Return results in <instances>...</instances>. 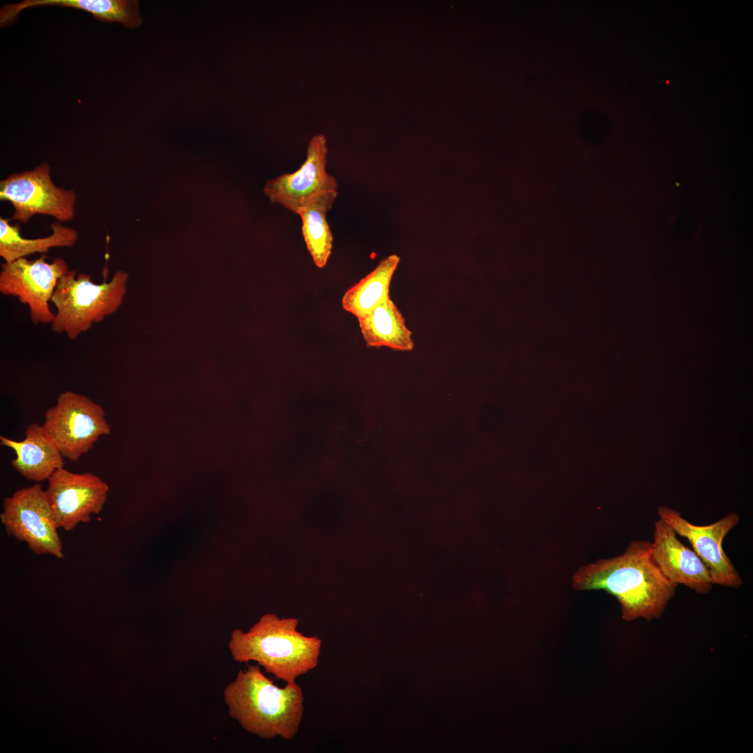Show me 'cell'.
I'll list each match as a JSON object with an SVG mask.
<instances>
[{"label":"cell","mask_w":753,"mask_h":753,"mask_svg":"<svg viewBox=\"0 0 753 753\" xmlns=\"http://www.w3.org/2000/svg\"><path fill=\"white\" fill-rule=\"evenodd\" d=\"M578 590H604L618 601L626 621L659 618L674 596L678 584L662 572L651 542L634 540L617 556L581 567L573 575Z\"/></svg>","instance_id":"1"},{"label":"cell","mask_w":753,"mask_h":753,"mask_svg":"<svg viewBox=\"0 0 753 753\" xmlns=\"http://www.w3.org/2000/svg\"><path fill=\"white\" fill-rule=\"evenodd\" d=\"M229 716L262 739L285 740L297 733L303 715V693L296 682L276 685L257 664L239 670L224 690Z\"/></svg>","instance_id":"2"},{"label":"cell","mask_w":753,"mask_h":753,"mask_svg":"<svg viewBox=\"0 0 753 753\" xmlns=\"http://www.w3.org/2000/svg\"><path fill=\"white\" fill-rule=\"evenodd\" d=\"M298 620L263 615L247 632L234 630L229 641L231 657L236 662L254 661L265 673L286 683L315 669L319 663L322 641L298 631Z\"/></svg>","instance_id":"3"},{"label":"cell","mask_w":753,"mask_h":753,"mask_svg":"<svg viewBox=\"0 0 753 753\" xmlns=\"http://www.w3.org/2000/svg\"><path fill=\"white\" fill-rule=\"evenodd\" d=\"M128 277L118 271L109 282L98 284L88 274L69 271L58 281L52 298L56 308L52 330L75 340L114 314L122 303Z\"/></svg>","instance_id":"4"},{"label":"cell","mask_w":753,"mask_h":753,"mask_svg":"<svg viewBox=\"0 0 753 753\" xmlns=\"http://www.w3.org/2000/svg\"><path fill=\"white\" fill-rule=\"evenodd\" d=\"M42 427L64 458L77 461L111 428L104 408L89 397L71 390L60 393L45 413Z\"/></svg>","instance_id":"5"},{"label":"cell","mask_w":753,"mask_h":753,"mask_svg":"<svg viewBox=\"0 0 753 753\" xmlns=\"http://www.w3.org/2000/svg\"><path fill=\"white\" fill-rule=\"evenodd\" d=\"M50 171L49 164L43 162L0 181V199L13 205L12 220L26 224L36 214L54 217L59 222L73 219L77 195L73 190L56 186Z\"/></svg>","instance_id":"6"},{"label":"cell","mask_w":753,"mask_h":753,"mask_svg":"<svg viewBox=\"0 0 753 753\" xmlns=\"http://www.w3.org/2000/svg\"><path fill=\"white\" fill-rule=\"evenodd\" d=\"M3 506L0 519L9 536L25 542L36 554L64 557L59 528L39 482L5 497Z\"/></svg>","instance_id":"7"},{"label":"cell","mask_w":753,"mask_h":753,"mask_svg":"<svg viewBox=\"0 0 753 753\" xmlns=\"http://www.w3.org/2000/svg\"><path fill=\"white\" fill-rule=\"evenodd\" d=\"M45 255L29 260L20 258L3 262L0 272V292L17 297L27 305L31 323L51 324L54 317L50 302L59 279L70 270L66 261L56 258L45 261Z\"/></svg>","instance_id":"8"},{"label":"cell","mask_w":753,"mask_h":753,"mask_svg":"<svg viewBox=\"0 0 753 753\" xmlns=\"http://www.w3.org/2000/svg\"><path fill=\"white\" fill-rule=\"evenodd\" d=\"M657 515L677 535L689 541L708 567L714 584L736 589L741 587L743 580L722 547L726 535L740 522L738 514L731 512L708 525L692 524L666 505L658 508Z\"/></svg>","instance_id":"9"},{"label":"cell","mask_w":753,"mask_h":753,"mask_svg":"<svg viewBox=\"0 0 753 753\" xmlns=\"http://www.w3.org/2000/svg\"><path fill=\"white\" fill-rule=\"evenodd\" d=\"M109 490L92 473H75L63 467L49 478L45 493L57 527L70 531L102 510Z\"/></svg>","instance_id":"10"},{"label":"cell","mask_w":753,"mask_h":753,"mask_svg":"<svg viewBox=\"0 0 753 753\" xmlns=\"http://www.w3.org/2000/svg\"><path fill=\"white\" fill-rule=\"evenodd\" d=\"M327 153L325 136H314L310 141L306 159L301 167L294 173H286L268 181L264 193L271 203H278L297 213L300 208L316 197L337 191L336 178L326 169Z\"/></svg>","instance_id":"11"},{"label":"cell","mask_w":753,"mask_h":753,"mask_svg":"<svg viewBox=\"0 0 753 753\" xmlns=\"http://www.w3.org/2000/svg\"><path fill=\"white\" fill-rule=\"evenodd\" d=\"M651 547L654 560L670 581L685 585L699 594H708L712 590L714 584L708 567L661 519L655 522Z\"/></svg>","instance_id":"12"},{"label":"cell","mask_w":753,"mask_h":753,"mask_svg":"<svg viewBox=\"0 0 753 753\" xmlns=\"http://www.w3.org/2000/svg\"><path fill=\"white\" fill-rule=\"evenodd\" d=\"M24 434V439L20 441L1 436L0 443L14 451L15 457L11 464L20 475L29 480H47L63 467V457L42 425L30 424Z\"/></svg>","instance_id":"13"},{"label":"cell","mask_w":753,"mask_h":753,"mask_svg":"<svg viewBox=\"0 0 753 753\" xmlns=\"http://www.w3.org/2000/svg\"><path fill=\"white\" fill-rule=\"evenodd\" d=\"M40 6H58L83 10L102 22H119L128 28H135L142 23L139 1L136 0H25L1 7V27L14 23L22 10Z\"/></svg>","instance_id":"14"},{"label":"cell","mask_w":753,"mask_h":753,"mask_svg":"<svg viewBox=\"0 0 753 753\" xmlns=\"http://www.w3.org/2000/svg\"><path fill=\"white\" fill-rule=\"evenodd\" d=\"M357 319L367 347H385L402 351L413 349L412 332L390 296Z\"/></svg>","instance_id":"15"},{"label":"cell","mask_w":753,"mask_h":753,"mask_svg":"<svg viewBox=\"0 0 753 753\" xmlns=\"http://www.w3.org/2000/svg\"><path fill=\"white\" fill-rule=\"evenodd\" d=\"M52 234L38 238L22 236L20 227L10 225L8 219L0 218V256L4 262L26 258L35 253H45L52 248L72 247L77 240V232L61 222L51 225Z\"/></svg>","instance_id":"16"},{"label":"cell","mask_w":753,"mask_h":753,"mask_svg":"<svg viewBox=\"0 0 753 753\" xmlns=\"http://www.w3.org/2000/svg\"><path fill=\"white\" fill-rule=\"evenodd\" d=\"M400 260L396 254L381 259L372 271L346 291L342 308L358 319L389 297L390 282Z\"/></svg>","instance_id":"17"},{"label":"cell","mask_w":753,"mask_h":753,"mask_svg":"<svg viewBox=\"0 0 753 753\" xmlns=\"http://www.w3.org/2000/svg\"><path fill=\"white\" fill-rule=\"evenodd\" d=\"M338 192L323 194L312 199L296 214L302 220V234L307 248L317 267L324 268L329 259L333 247V235L326 220V213L331 209Z\"/></svg>","instance_id":"18"},{"label":"cell","mask_w":753,"mask_h":753,"mask_svg":"<svg viewBox=\"0 0 753 753\" xmlns=\"http://www.w3.org/2000/svg\"><path fill=\"white\" fill-rule=\"evenodd\" d=\"M662 185L667 188V190L672 192H677L680 190L678 182L671 175H667L663 181Z\"/></svg>","instance_id":"19"}]
</instances>
